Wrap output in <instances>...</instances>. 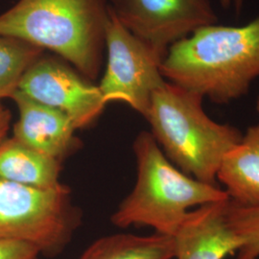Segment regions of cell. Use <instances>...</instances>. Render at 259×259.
Instances as JSON below:
<instances>
[{"mask_svg": "<svg viewBox=\"0 0 259 259\" xmlns=\"http://www.w3.org/2000/svg\"><path fill=\"white\" fill-rule=\"evenodd\" d=\"M245 4V0H232V7L234 9V13L236 14V16H239L244 7Z\"/></svg>", "mask_w": 259, "mask_h": 259, "instance_id": "cell-18", "label": "cell"}, {"mask_svg": "<svg viewBox=\"0 0 259 259\" xmlns=\"http://www.w3.org/2000/svg\"><path fill=\"white\" fill-rule=\"evenodd\" d=\"M175 242L171 236L117 233L94 241L80 259H173Z\"/></svg>", "mask_w": 259, "mask_h": 259, "instance_id": "cell-13", "label": "cell"}, {"mask_svg": "<svg viewBox=\"0 0 259 259\" xmlns=\"http://www.w3.org/2000/svg\"><path fill=\"white\" fill-rule=\"evenodd\" d=\"M106 0H19L0 15V35L50 50L93 81L103 65Z\"/></svg>", "mask_w": 259, "mask_h": 259, "instance_id": "cell-2", "label": "cell"}, {"mask_svg": "<svg viewBox=\"0 0 259 259\" xmlns=\"http://www.w3.org/2000/svg\"><path fill=\"white\" fill-rule=\"evenodd\" d=\"M62 162L30 148L18 139L0 143V179L41 189H53L60 182Z\"/></svg>", "mask_w": 259, "mask_h": 259, "instance_id": "cell-12", "label": "cell"}, {"mask_svg": "<svg viewBox=\"0 0 259 259\" xmlns=\"http://www.w3.org/2000/svg\"><path fill=\"white\" fill-rule=\"evenodd\" d=\"M45 51L24 40L0 35V101L18 91L22 76Z\"/></svg>", "mask_w": 259, "mask_h": 259, "instance_id": "cell-14", "label": "cell"}, {"mask_svg": "<svg viewBox=\"0 0 259 259\" xmlns=\"http://www.w3.org/2000/svg\"><path fill=\"white\" fill-rule=\"evenodd\" d=\"M224 9H230L232 7V0H217Z\"/></svg>", "mask_w": 259, "mask_h": 259, "instance_id": "cell-19", "label": "cell"}, {"mask_svg": "<svg viewBox=\"0 0 259 259\" xmlns=\"http://www.w3.org/2000/svg\"><path fill=\"white\" fill-rule=\"evenodd\" d=\"M230 199L242 205L259 206V124L247 130L230 149L217 172Z\"/></svg>", "mask_w": 259, "mask_h": 259, "instance_id": "cell-11", "label": "cell"}, {"mask_svg": "<svg viewBox=\"0 0 259 259\" xmlns=\"http://www.w3.org/2000/svg\"><path fill=\"white\" fill-rule=\"evenodd\" d=\"M160 73L216 104L239 99L259 77V16L243 26L197 29L169 47Z\"/></svg>", "mask_w": 259, "mask_h": 259, "instance_id": "cell-1", "label": "cell"}, {"mask_svg": "<svg viewBox=\"0 0 259 259\" xmlns=\"http://www.w3.org/2000/svg\"><path fill=\"white\" fill-rule=\"evenodd\" d=\"M256 110H257V111H258L259 113V93L258 96H257V100H256Z\"/></svg>", "mask_w": 259, "mask_h": 259, "instance_id": "cell-21", "label": "cell"}, {"mask_svg": "<svg viewBox=\"0 0 259 259\" xmlns=\"http://www.w3.org/2000/svg\"><path fill=\"white\" fill-rule=\"evenodd\" d=\"M133 148L137 183L111 215L115 227H150L156 233L173 237L189 208L230 199L219 186L204 184L178 169L151 133H139Z\"/></svg>", "mask_w": 259, "mask_h": 259, "instance_id": "cell-3", "label": "cell"}, {"mask_svg": "<svg viewBox=\"0 0 259 259\" xmlns=\"http://www.w3.org/2000/svg\"><path fill=\"white\" fill-rule=\"evenodd\" d=\"M19 110L13 137L28 147L62 162L79 149L73 123L63 113L17 91L11 97Z\"/></svg>", "mask_w": 259, "mask_h": 259, "instance_id": "cell-10", "label": "cell"}, {"mask_svg": "<svg viewBox=\"0 0 259 259\" xmlns=\"http://www.w3.org/2000/svg\"><path fill=\"white\" fill-rule=\"evenodd\" d=\"M204 97L165 81L153 93L146 119L165 157L186 175L217 185L225 154L243 135L230 124L212 120Z\"/></svg>", "mask_w": 259, "mask_h": 259, "instance_id": "cell-4", "label": "cell"}, {"mask_svg": "<svg viewBox=\"0 0 259 259\" xmlns=\"http://www.w3.org/2000/svg\"><path fill=\"white\" fill-rule=\"evenodd\" d=\"M81 219L66 185L41 189L0 179V240L25 242L52 257L67 247Z\"/></svg>", "mask_w": 259, "mask_h": 259, "instance_id": "cell-5", "label": "cell"}, {"mask_svg": "<svg viewBox=\"0 0 259 259\" xmlns=\"http://www.w3.org/2000/svg\"><path fill=\"white\" fill-rule=\"evenodd\" d=\"M229 200L204 204L187 213L176 234V259H225L238 252L244 241L227 220Z\"/></svg>", "mask_w": 259, "mask_h": 259, "instance_id": "cell-9", "label": "cell"}, {"mask_svg": "<svg viewBox=\"0 0 259 259\" xmlns=\"http://www.w3.org/2000/svg\"><path fill=\"white\" fill-rule=\"evenodd\" d=\"M12 115L9 110L0 105V143L7 138L11 127Z\"/></svg>", "mask_w": 259, "mask_h": 259, "instance_id": "cell-17", "label": "cell"}, {"mask_svg": "<svg viewBox=\"0 0 259 259\" xmlns=\"http://www.w3.org/2000/svg\"><path fill=\"white\" fill-rule=\"evenodd\" d=\"M112 8L121 23L162 59L173 44L218 21L209 0H121Z\"/></svg>", "mask_w": 259, "mask_h": 259, "instance_id": "cell-8", "label": "cell"}, {"mask_svg": "<svg viewBox=\"0 0 259 259\" xmlns=\"http://www.w3.org/2000/svg\"><path fill=\"white\" fill-rule=\"evenodd\" d=\"M0 105H1V104H0Z\"/></svg>", "mask_w": 259, "mask_h": 259, "instance_id": "cell-22", "label": "cell"}, {"mask_svg": "<svg viewBox=\"0 0 259 259\" xmlns=\"http://www.w3.org/2000/svg\"><path fill=\"white\" fill-rule=\"evenodd\" d=\"M107 65L98 84L106 104H127L146 118L153 93L165 82L162 58L132 34L111 6L106 26Z\"/></svg>", "mask_w": 259, "mask_h": 259, "instance_id": "cell-6", "label": "cell"}, {"mask_svg": "<svg viewBox=\"0 0 259 259\" xmlns=\"http://www.w3.org/2000/svg\"><path fill=\"white\" fill-rule=\"evenodd\" d=\"M18 91L65 113L76 130L93 125L107 106L99 87L58 57L39 58L22 76Z\"/></svg>", "mask_w": 259, "mask_h": 259, "instance_id": "cell-7", "label": "cell"}, {"mask_svg": "<svg viewBox=\"0 0 259 259\" xmlns=\"http://www.w3.org/2000/svg\"><path fill=\"white\" fill-rule=\"evenodd\" d=\"M36 247L20 241L0 240V259H39Z\"/></svg>", "mask_w": 259, "mask_h": 259, "instance_id": "cell-16", "label": "cell"}, {"mask_svg": "<svg viewBox=\"0 0 259 259\" xmlns=\"http://www.w3.org/2000/svg\"><path fill=\"white\" fill-rule=\"evenodd\" d=\"M111 3H112V7H115L116 5H118L119 4V2H120L121 0H111Z\"/></svg>", "mask_w": 259, "mask_h": 259, "instance_id": "cell-20", "label": "cell"}, {"mask_svg": "<svg viewBox=\"0 0 259 259\" xmlns=\"http://www.w3.org/2000/svg\"><path fill=\"white\" fill-rule=\"evenodd\" d=\"M227 220L244 246L237 259H259V206H247L230 201L227 205Z\"/></svg>", "mask_w": 259, "mask_h": 259, "instance_id": "cell-15", "label": "cell"}]
</instances>
